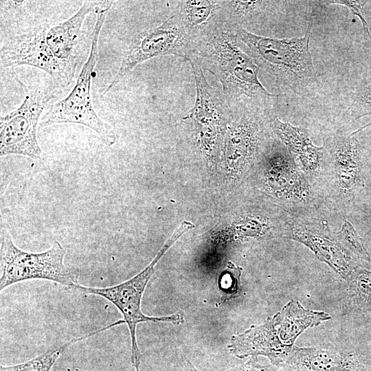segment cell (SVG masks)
<instances>
[{
    "instance_id": "1",
    "label": "cell",
    "mask_w": 371,
    "mask_h": 371,
    "mask_svg": "<svg viewBox=\"0 0 371 371\" xmlns=\"http://www.w3.org/2000/svg\"><path fill=\"white\" fill-rule=\"evenodd\" d=\"M96 5L85 1L65 21L38 23L12 33L1 47V67L40 69L51 76L57 94L68 90L89 56L93 29L86 23Z\"/></svg>"
},
{
    "instance_id": "2",
    "label": "cell",
    "mask_w": 371,
    "mask_h": 371,
    "mask_svg": "<svg viewBox=\"0 0 371 371\" xmlns=\"http://www.w3.org/2000/svg\"><path fill=\"white\" fill-rule=\"evenodd\" d=\"M226 23L194 41L189 63L210 72L222 87V95L228 106L250 102L275 110L278 97L263 87L258 78L259 67Z\"/></svg>"
},
{
    "instance_id": "3",
    "label": "cell",
    "mask_w": 371,
    "mask_h": 371,
    "mask_svg": "<svg viewBox=\"0 0 371 371\" xmlns=\"http://www.w3.org/2000/svg\"><path fill=\"white\" fill-rule=\"evenodd\" d=\"M312 19L302 37L276 38L256 35L240 26H229L246 45L259 69L280 88L294 92L313 85L316 73L309 48Z\"/></svg>"
},
{
    "instance_id": "4",
    "label": "cell",
    "mask_w": 371,
    "mask_h": 371,
    "mask_svg": "<svg viewBox=\"0 0 371 371\" xmlns=\"http://www.w3.org/2000/svg\"><path fill=\"white\" fill-rule=\"evenodd\" d=\"M111 2L97 3L96 20L93 25L89 56L83 65L74 87L65 98L52 102L40 120L39 127L59 124H80L93 130L107 146L117 140L113 127L102 120L94 110L91 95V82L95 76V67L99 59L98 40Z\"/></svg>"
},
{
    "instance_id": "5",
    "label": "cell",
    "mask_w": 371,
    "mask_h": 371,
    "mask_svg": "<svg viewBox=\"0 0 371 371\" xmlns=\"http://www.w3.org/2000/svg\"><path fill=\"white\" fill-rule=\"evenodd\" d=\"M190 222L184 221L165 243L153 260L139 273L120 284L108 287H90L78 284L76 289L87 294L102 297L111 302L122 313L127 325L131 341V362L135 371H139L140 351L137 339V327L146 322H166L181 324L185 322L183 313H175L155 317L144 314L141 304L144 292L154 273L156 265L172 245L186 232L194 227Z\"/></svg>"
},
{
    "instance_id": "6",
    "label": "cell",
    "mask_w": 371,
    "mask_h": 371,
    "mask_svg": "<svg viewBox=\"0 0 371 371\" xmlns=\"http://www.w3.org/2000/svg\"><path fill=\"white\" fill-rule=\"evenodd\" d=\"M0 290L23 281L45 280L75 289L78 270L64 262L66 249L57 240L45 251L21 250L12 240L7 223L1 220Z\"/></svg>"
},
{
    "instance_id": "7",
    "label": "cell",
    "mask_w": 371,
    "mask_h": 371,
    "mask_svg": "<svg viewBox=\"0 0 371 371\" xmlns=\"http://www.w3.org/2000/svg\"><path fill=\"white\" fill-rule=\"evenodd\" d=\"M14 78L25 95L19 107L0 117V156L18 155L39 160L43 150L37 139V125L57 93L52 84L29 85Z\"/></svg>"
},
{
    "instance_id": "8",
    "label": "cell",
    "mask_w": 371,
    "mask_h": 371,
    "mask_svg": "<svg viewBox=\"0 0 371 371\" xmlns=\"http://www.w3.org/2000/svg\"><path fill=\"white\" fill-rule=\"evenodd\" d=\"M194 41L173 12L158 26L140 33L126 50L120 66L103 95L108 93L137 65L151 58L172 55L188 60Z\"/></svg>"
},
{
    "instance_id": "9",
    "label": "cell",
    "mask_w": 371,
    "mask_h": 371,
    "mask_svg": "<svg viewBox=\"0 0 371 371\" xmlns=\"http://www.w3.org/2000/svg\"><path fill=\"white\" fill-rule=\"evenodd\" d=\"M190 64L195 80L196 99L183 120L192 124L193 139L198 150L211 159L217 153L223 130H226L229 106L221 92L208 83L203 69L194 63Z\"/></svg>"
},
{
    "instance_id": "10",
    "label": "cell",
    "mask_w": 371,
    "mask_h": 371,
    "mask_svg": "<svg viewBox=\"0 0 371 371\" xmlns=\"http://www.w3.org/2000/svg\"><path fill=\"white\" fill-rule=\"evenodd\" d=\"M265 183L273 196L304 203L313 199L311 187L287 148L275 137L267 155Z\"/></svg>"
},
{
    "instance_id": "11",
    "label": "cell",
    "mask_w": 371,
    "mask_h": 371,
    "mask_svg": "<svg viewBox=\"0 0 371 371\" xmlns=\"http://www.w3.org/2000/svg\"><path fill=\"white\" fill-rule=\"evenodd\" d=\"M227 348L238 359L264 356L272 365L279 367L293 349L280 341L273 316L262 324L251 326L243 333L233 335Z\"/></svg>"
},
{
    "instance_id": "12",
    "label": "cell",
    "mask_w": 371,
    "mask_h": 371,
    "mask_svg": "<svg viewBox=\"0 0 371 371\" xmlns=\"http://www.w3.org/2000/svg\"><path fill=\"white\" fill-rule=\"evenodd\" d=\"M286 371H364L357 355L331 347L294 346L280 366Z\"/></svg>"
},
{
    "instance_id": "13",
    "label": "cell",
    "mask_w": 371,
    "mask_h": 371,
    "mask_svg": "<svg viewBox=\"0 0 371 371\" xmlns=\"http://www.w3.org/2000/svg\"><path fill=\"white\" fill-rule=\"evenodd\" d=\"M284 237L307 247L318 259L326 263L346 281L357 268L347 249L339 242L315 229L292 224L286 229Z\"/></svg>"
},
{
    "instance_id": "14",
    "label": "cell",
    "mask_w": 371,
    "mask_h": 371,
    "mask_svg": "<svg viewBox=\"0 0 371 371\" xmlns=\"http://www.w3.org/2000/svg\"><path fill=\"white\" fill-rule=\"evenodd\" d=\"M335 175L341 193L349 199L363 185L360 144L352 135H336L331 139Z\"/></svg>"
},
{
    "instance_id": "15",
    "label": "cell",
    "mask_w": 371,
    "mask_h": 371,
    "mask_svg": "<svg viewBox=\"0 0 371 371\" xmlns=\"http://www.w3.org/2000/svg\"><path fill=\"white\" fill-rule=\"evenodd\" d=\"M270 125L273 135L297 159L302 170L310 175L316 173L323 159L324 147L313 144L307 130L280 120L275 113L271 117Z\"/></svg>"
},
{
    "instance_id": "16",
    "label": "cell",
    "mask_w": 371,
    "mask_h": 371,
    "mask_svg": "<svg viewBox=\"0 0 371 371\" xmlns=\"http://www.w3.org/2000/svg\"><path fill=\"white\" fill-rule=\"evenodd\" d=\"M172 12L177 15L194 41L225 24L222 1H179Z\"/></svg>"
},
{
    "instance_id": "17",
    "label": "cell",
    "mask_w": 371,
    "mask_h": 371,
    "mask_svg": "<svg viewBox=\"0 0 371 371\" xmlns=\"http://www.w3.org/2000/svg\"><path fill=\"white\" fill-rule=\"evenodd\" d=\"M273 317L280 341L289 348H293L297 338L307 328L317 326L331 318L324 311L305 308L299 301L293 300Z\"/></svg>"
},
{
    "instance_id": "18",
    "label": "cell",
    "mask_w": 371,
    "mask_h": 371,
    "mask_svg": "<svg viewBox=\"0 0 371 371\" xmlns=\"http://www.w3.org/2000/svg\"><path fill=\"white\" fill-rule=\"evenodd\" d=\"M282 1H222L225 23L247 30L251 25L264 21Z\"/></svg>"
},
{
    "instance_id": "19",
    "label": "cell",
    "mask_w": 371,
    "mask_h": 371,
    "mask_svg": "<svg viewBox=\"0 0 371 371\" xmlns=\"http://www.w3.org/2000/svg\"><path fill=\"white\" fill-rule=\"evenodd\" d=\"M347 282L346 311L356 314L371 313V271L357 267Z\"/></svg>"
},
{
    "instance_id": "20",
    "label": "cell",
    "mask_w": 371,
    "mask_h": 371,
    "mask_svg": "<svg viewBox=\"0 0 371 371\" xmlns=\"http://www.w3.org/2000/svg\"><path fill=\"white\" fill-rule=\"evenodd\" d=\"M106 329L108 328L105 326L87 335L73 339L60 346L52 348L25 362L12 366H1L0 371H50L57 359L70 345L103 332Z\"/></svg>"
},
{
    "instance_id": "21",
    "label": "cell",
    "mask_w": 371,
    "mask_h": 371,
    "mask_svg": "<svg viewBox=\"0 0 371 371\" xmlns=\"http://www.w3.org/2000/svg\"><path fill=\"white\" fill-rule=\"evenodd\" d=\"M371 115V74L363 80L352 94L346 111L347 117L355 121Z\"/></svg>"
},
{
    "instance_id": "22",
    "label": "cell",
    "mask_w": 371,
    "mask_h": 371,
    "mask_svg": "<svg viewBox=\"0 0 371 371\" xmlns=\"http://www.w3.org/2000/svg\"><path fill=\"white\" fill-rule=\"evenodd\" d=\"M242 268L229 262L218 280V288L221 293V302L235 298L240 295Z\"/></svg>"
},
{
    "instance_id": "23",
    "label": "cell",
    "mask_w": 371,
    "mask_h": 371,
    "mask_svg": "<svg viewBox=\"0 0 371 371\" xmlns=\"http://www.w3.org/2000/svg\"><path fill=\"white\" fill-rule=\"evenodd\" d=\"M337 234L344 247H346V249L363 260L368 262L370 260V254L364 247L361 238L348 221H344Z\"/></svg>"
},
{
    "instance_id": "24",
    "label": "cell",
    "mask_w": 371,
    "mask_h": 371,
    "mask_svg": "<svg viewBox=\"0 0 371 371\" xmlns=\"http://www.w3.org/2000/svg\"><path fill=\"white\" fill-rule=\"evenodd\" d=\"M234 229L232 238L239 240L257 238L269 233L270 225L257 218L248 217L240 221Z\"/></svg>"
},
{
    "instance_id": "25",
    "label": "cell",
    "mask_w": 371,
    "mask_h": 371,
    "mask_svg": "<svg viewBox=\"0 0 371 371\" xmlns=\"http://www.w3.org/2000/svg\"><path fill=\"white\" fill-rule=\"evenodd\" d=\"M322 2L327 5H338L346 7L353 15L357 16L361 21L363 26V37L364 41L371 45V34L363 12V8L369 3V1L359 0H333L324 1Z\"/></svg>"
},
{
    "instance_id": "26",
    "label": "cell",
    "mask_w": 371,
    "mask_h": 371,
    "mask_svg": "<svg viewBox=\"0 0 371 371\" xmlns=\"http://www.w3.org/2000/svg\"><path fill=\"white\" fill-rule=\"evenodd\" d=\"M227 371H286L283 368L260 363L258 357H250L246 362Z\"/></svg>"
},
{
    "instance_id": "27",
    "label": "cell",
    "mask_w": 371,
    "mask_h": 371,
    "mask_svg": "<svg viewBox=\"0 0 371 371\" xmlns=\"http://www.w3.org/2000/svg\"><path fill=\"white\" fill-rule=\"evenodd\" d=\"M181 371H199L191 362L185 360L183 363Z\"/></svg>"
}]
</instances>
